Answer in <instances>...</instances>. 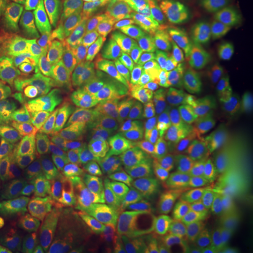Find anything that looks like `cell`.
Returning <instances> with one entry per match:
<instances>
[{
    "label": "cell",
    "instance_id": "obj_1",
    "mask_svg": "<svg viewBox=\"0 0 253 253\" xmlns=\"http://www.w3.org/2000/svg\"><path fill=\"white\" fill-rule=\"evenodd\" d=\"M81 117L46 99L0 96V169L37 172L52 163L86 156Z\"/></svg>",
    "mask_w": 253,
    "mask_h": 253
},
{
    "label": "cell",
    "instance_id": "obj_2",
    "mask_svg": "<svg viewBox=\"0 0 253 253\" xmlns=\"http://www.w3.org/2000/svg\"><path fill=\"white\" fill-rule=\"evenodd\" d=\"M9 71L13 83L28 97L48 99L58 90L55 68L69 36L71 20L42 6L10 20Z\"/></svg>",
    "mask_w": 253,
    "mask_h": 253
},
{
    "label": "cell",
    "instance_id": "obj_3",
    "mask_svg": "<svg viewBox=\"0 0 253 253\" xmlns=\"http://www.w3.org/2000/svg\"><path fill=\"white\" fill-rule=\"evenodd\" d=\"M59 211L48 203L36 173L0 169V236L27 253H41L46 236L62 226Z\"/></svg>",
    "mask_w": 253,
    "mask_h": 253
},
{
    "label": "cell",
    "instance_id": "obj_4",
    "mask_svg": "<svg viewBox=\"0 0 253 253\" xmlns=\"http://www.w3.org/2000/svg\"><path fill=\"white\" fill-rule=\"evenodd\" d=\"M59 76L73 106L82 113L109 117L120 111L96 36L78 30L68 36L59 61Z\"/></svg>",
    "mask_w": 253,
    "mask_h": 253
},
{
    "label": "cell",
    "instance_id": "obj_5",
    "mask_svg": "<svg viewBox=\"0 0 253 253\" xmlns=\"http://www.w3.org/2000/svg\"><path fill=\"white\" fill-rule=\"evenodd\" d=\"M110 83L124 103L152 97V71L138 37L129 0H121L113 18L99 37Z\"/></svg>",
    "mask_w": 253,
    "mask_h": 253
},
{
    "label": "cell",
    "instance_id": "obj_6",
    "mask_svg": "<svg viewBox=\"0 0 253 253\" xmlns=\"http://www.w3.org/2000/svg\"><path fill=\"white\" fill-rule=\"evenodd\" d=\"M245 59L244 37H225L204 49L189 65L177 66L170 83L180 91L196 117L212 103Z\"/></svg>",
    "mask_w": 253,
    "mask_h": 253
},
{
    "label": "cell",
    "instance_id": "obj_7",
    "mask_svg": "<svg viewBox=\"0 0 253 253\" xmlns=\"http://www.w3.org/2000/svg\"><path fill=\"white\" fill-rule=\"evenodd\" d=\"M211 225L183 179L156 197L151 231L169 253H212Z\"/></svg>",
    "mask_w": 253,
    "mask_h": 253
},
{
    "label": "cell",
    "instance_id": "obj_8",
    "mask_svg": "<svg viewBox=\"0 0 253 253\" xmlns=\"http://www.w3.org/2000/svg\"><path fill=\"white\" fill-rule=\"evenodd\" d=\"M131 11L149 68L168 82L180 52L184 34V9L180 0H131Z\"/></svg>",
    "mask_w": 253,
    "mask_h": 253
},
{
    "label": "cell",
    "instance_id": "obj_9",
    "mask_svg": "<svg viewBox=\"0 0 253 253\" xmlns=\"http://www.w3.org/2000/svg\"><path fill=\"white\" fill-rule=\"evenodd\" d=\"M59 228L44 239L41 253H169L161 238L128 225L118 214L90 234Z\"/></svg>",
    "mask_w": 253,
    "mask_h": 253
},
{
    "label": "cell",
    "instance_id": "obj_10",
    "mask_svg": "<svg viewBox=\"0 0 253 253\" xmlns=\"http://www.w3.org/2000/svg\"><path fill=\"white\" fill-rule=\"evenodd\" d=\"M191 154V136L186 124L161 120L145 146L141 179L156 196L183 179Z\"/></svg>",
    "mask_w": 253,
    "mask_h": 253
},
{
    "label": "cell",
    "instance_id": "obj_11",
    "mask_svg": "<svg viewBox=\"0 0 253 253\" xmlns=\"http://www.w3.org/2000/svg\"><path fill=\"white\" fill-rule=\"evenodd\" d=\"M248 20L246 0H193L187 40L177 66L189 65L204 49L225 37H244Z\"/></svg>",
    "mask_w": 253,
    "mask_h": 253
},
{
    "label": "cell",
    "instance_id": "obj_12",
    "mask_svg": "<svg viewBox=\"0 0 253 253\" xmlns=\"http://www.w3.org/2000/svg\"><path fill=\"white\" fill-rule=\"evenodd\" d=\"M253 106V58L245 59L241 69L218 93L207 109L190 124L211 144H219L244 131L245 120Z\"/></svg>",
    "mask_w": 253,
    "mask_h": 253
},
{
    "label": "cell",
    "instance_id": "obj_13",
    "mask_svg": "<svg viewBox=\"0 0 253 253\" xmlns=\"http://www.w3.org/2000/svg\"><path fill=\"white\" fill-rule=\"evenodd\" d=\"M186 126L191 136V154L183 180L208 219L214 222L232 194L229 179L212 144L190 123Z\"/></svg>",
    "mask_w": 253,
    "mask_h": 253
},
{
    "label": "cell",
    "instance_id": "obj_14",
    "mask_svg": "<svg viewBox=\"0 0 253 253\" xmlns=\"http://www.w3.org/2000/svg\"><path fill=\"white\" fill-rule=\"evenodd\" d=\"M34 173L40 183L41 194L48 203L55 201L65 190L82 187L97 194L106 201V217L111 218L118 214L106 174L87 156L63 159Z\"/></svg>",
    "mask_w": 253,
    "mask_h": 253
},
{
    "label": "cell",
    "instance_id": "obj_15",
    "mask_svg": "<svg viewBox=\"0 0 253 253\" xmlns=\"http://www.w3.org/2000/svg\"><path fill=\"white\" fill-rule=\"evenodd\" d=\"M81 126L86 156L106 174L113 197L118 173L132 158L142 154L116 135L110 126L109 117L82 118Z\"/></svg>",
    "mask_w": 253,
    "mask_h": 253
},
{
    "label": "cell",
    "instance_id": "obj_16",
    "mask_svg": "<svg viewBox=\"0 0 253 253\" xmlns=\"http://www.w3.org/2000/svg\"><path fill=\"white\" fill-rule=\"evenodd\" d=\"M142 156H135L123 168L116 179L113 200L117 211L138 229H152L156 194L145 184L138 166Z\"/></svg>",
    "mask_w": 253,
    "mask_h": 253
},
{
    "label": "cell",
    "instance_id": "obj_17",
    "mask_svg": "<svg viewBox=\"0 0 253 253\" xmlns=\"http://www.w3.org/2000/svg\"><path fill=\"white\" fill-rule=\"evenodd\" d=\"M159 121L154 110V96L138 97L126 101L123 111L113 121L111 129L126 144L144 155L145 146Z\"/></svg>",
    "mask_w": 253,
    "mask_h": 253
},
{
    "label": "cell",
    "instance_id": "obj_18",
    "mask_svg": "<svg viewBox=\"0 0 253 253\" xmlns=\"http://www.w3.org/2000/svg\"><path fill=\"white\" fill-rule=\"evenodd\" d=\"M212 146L229 179L232 193L253 183V138L245 129Z\"/></svg>",
    "mask_w": 253,
    "mask_h": 253
},
{
    "label": "cell",
    "instance_id": "obj_19",
    "mask_svg": "<svg viewBox=\"0 0 253 253\" xmlns=\"http://www.w3.org/2000/svg\"><path fill=\"white\" fill-rule=\"evenodd\" d=\"M219 212L214 234L215 251L232 253L236 236L253 212V183L232 193Z\"/></svg>",
    "mask_w": 253,
    "mask_h": 253
},
{
    "label": "cell",
    "instance_id": "obj_20",
    "mask_svg": "<svg viewBox=\"0 0 253 253\" xmlns=\"http://www.w3.org/2000/svg\"><path fill=\"white\" fill-rule=\"evenodd\" d=\"M55 203L63 215L73 221H87L96 217L106 206L100 196L82 187L65 190L55 199Z\"/></svg>",
    "mask_w": 253,
    "mask_h": 253
},
{
    "label": "cell",
    "instance_id": "obj_21",
    "mask_svg": "<svg viewBox=\"0 0 253 253\" xmlns=\"http://www.w3.org/2000/svg\"><path fill=\"white\" fill-rule=\"evenodd\" d=\"M121 0H78L75 7V27L90 33L107 27Z\"/></svg>",
    "mask_w": 253,
    "mask_h": 253
},
{
    "label": "cell",
    "instance_id": "obj_22",
    "mask_svg": "<svg viewBox=\"0 0 253 253\" xmlns=\"http://www.w3.org/2000/svg\"><path fill=\"white\" fill-rule=\"evenodd\" d=\"M232 253H253V212L236 236Z\"/></svg>",
    "mask_w": 253,
    "mask_h": 253
},
{
    "label": "cell",
    "instance_id": "obj_23",
    "mask_svg": "<svg viewBox=\"0 0 253 253\" xmlns=\"http://www.w3.org/2000/svg\"><path fill=\"white\" fill-rule=\"evenodd\" d=\"M36 3L41 4L45 9L55 10L59 13H73L78 0H34Z\"/></svg>",
    "mask_w": 253,
    "mask_h": 253
},
{
    "label": "cell",
    "instance_id": "obj_24",
    "mask_svg": "<svg viewBox=\"0 0 253 253\" xmlns=\"http://www.w3.org/2000/svg\"><path fill=\"white\" fill-rule=\"evenodd\" d=\"M244 46L246 59L253 58V9L249 16V20H248V27H246V33L244 36Z\"/></svg>",
    "mask_w": 253,
    "mask_h": 253
},
{
    "label": "cell",
    "instance_id": "obj_25",
    "mask_svg": "<svg viewBox=\"0 0 253 253\" xmlns=\"http://www.w3.org/2000/svg\"><path fill=\"white\" fill-rule=\"evenodd\" d=\"M244 129L253 138V106H252V109L249 110L248 116H246Z\"/></svg>",
    "mask_w": 253,
    "mask_h": 253
},
{
    "label": "cell",
    "instance_id": "obj_26",
    "mask_svg": "<svg viewBox=\"0 0 253 253\" xmlns=\"http://www.w3.org/2000/svg\"><path fill=\"white\" fill-rule=\"evenodd\" d=\"M7 20L9 21V4L7 0H0V21Z\"/></svg>",
    "mask_w": 253,
    "mask_h": 253
},
{
    "label": "cell",
    "instance_id": "obj_27",
    "mask_svg": "<svg viewBox=\"0 0 253 253\" xmlns=\"http://www.w3.org/2000/svg\"><path fill=\"white\" fill-rule=\"evenodd\" d=\"M7 4H9V21H10L11 18L16 16L18 0H7Z\"/></svg>",
    "mask_w": 253,
    "mask_h": 253
},
{
    "label": "cell",
    "instance_id": "obj_28",
    "mask_svg": "<svg viewBox=\"0 0 253 253\" xmlns=\"http://www.w3.org/2000/svg\"><path fill=\"white\" fill-rule=\"evenodd\" d=\"M7 27V20H1L0 21V49L3 46V38H4V31Z\"/></svg>",
    "mask_w": 253,
    "mask_h": 253
},
{
    "label": "cell",
    "instance_id": "obj_29",
    "mask_svg": "<svg viewBox=\"0 0 253 253\" xmlns=\"http://www.w3.org/2000/svg\"><path fill=\"white\" fill-rule=\"evenodd\" d=\"M14 252V248L9 244H4V242H0V253H13Z\"/></svg>",
    "mask_w": 253,
    "mask_h": 253
},
{
    "label": "cell",
    "instance_id": "obj_30",
    "mask_svg": "<svg viewBox=\"0 0 253 253\" xmlns=\"http://www.w3.org/2000/svg\"><path fill=\"white\" fill-rule=\"evenodd\" d=\"M246 1H251V3H253V0H246Z\"/></svg>",
    "mask_w": 253,
    "mask_h": 253
}]
</instances>
